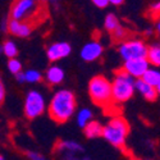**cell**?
Returning a JSON list of instances; mask_svg holds the SVG:
<instances>
[{
    "label": "cell",
    "instance_id": "4dcf8cb0",
    "mask_svg": "<svg viewBox=\"0 0 160 160\" xmlns=\"http://www.w3.org/2000/svg\"><path fill=\"white\" fill-rule=\"evenodd\" d=\"M156 31H158V32L160 31V23H159V22L156 23Z\"/></svg>",
    "mask_w": 160,
    "mask_h": 160
},
{
    "label": "cell",
    "instance_id": "f546056e",
    "mask_svg": "<svg viewBox=\"0 0 160 160\" xmlns=\"http://www.w3.org/2000/svg\"><path fill=\"white\" fill-rule=\"evenodd\" d=\"M7 27H8V21H4V23L2 24V28H3L4 31H7Z\"/></svg>",
    "mask_w": 160,
    "mask_h": 160
},
{
    "label": "cell",
    "instance_id": "7c38bea8",
    "mask_svg": "<svg viewBox=\"0 0 160 160\" xmlns=\"http://www.w3.org/2000/svg\"><path fill=\"white\" fill-rule=\"evenodd\" d=\"M135 90H137L140 94L149 101H155L159 95V91L154 86L146 83L142 78H137V81H135Z\"/></svg>",
    "mask_w": 160,
    "mask_h": 160
},
{
    "label": "cell",
    "instance_id": "9c48e42d",
    "mask_svg": "<svg viewBox=\"0 0 160 160\" xmlns=\"http://www.w3.org/2000/svg\"><path fill=\"white\" fill-rule=\"evenodd\" d=\"M33 30V26L28 22H24V21H17V19H13L10 18V21H8V27L7 31L10 32L12 35H14L17 37H28L32 33Z\"/></svg>",
    "mask_w": 160,
    "mask_h": 160
},
{
    "label": "cell",
    "instance_id": "52a82bcc",
    "mask_svg": "<svg viewBox=\"0 0 160 160\" xmlns=\"http://www.w3.org/2000/svg\"><path fill=\"white\" fill-rule=\"evenodd\" d=\"M146 52H148V46L141 40H129L119 45V54L124 60L146 58Z\"/></svg>",
    "mask_w": 160,
    "mask_h": 160
},
{
    "label": "cell",
    "instance_id": "836d02e7",
    "mask_svg": "<svg viewBox=\"0 0 160 160\" xmlns=\"http://www.w3.org/2000/svg\"><path fill=\"white\" fill-rule=\"evenodd\" d=\"M0 81H2V77H0Z\"/></svg>",
    "mask_w": 160,
    "mask_h": 160
},
{
    "label": "cell",
    "instance_id": "8992f818",
    "mask_svg": "<svg viewBox=\"0 0 160 160\" xmlns=\"http://www.w3.org/2000/svg\"><path fill=\"white\" fill-rule=\"evenodd\" d=\"M46 108L45 98L42 96L41 92L36 90L30 91L24 100V114L28 119H33L40 117Z\"/></svg>",
    "mask_w": 160,
    "mask_h": 160
},
{
    "label": "cell",
    "instance_id": "ac0fdd59",
    "mask_svg": "<svg viewBox=\"0 0 160 160\" xmlns=\"http://www.w3.org/2000/svg\"><path fill=\"white\" fill-rule=\"evenodd\" d=\"M91 118H92L91 110L87 109V108H83V109L79 110L78 114H77V124L81 127V128H83L86 126V123L88 121H91Z\"/></svg>",
    "mask_w": 160,
    "mask_h": 160
},
{
    "label": "cell",
    "instance_id": "7a4b0ae2",
    "mask_svg": "<svg viewBox=\"0 0 160 160\" xmlns=\"http://www.w3.org/2000/svg\"><path fill=\"white\" fill-rule=\"evenodd\" d=\"M41 12H45L42 0H16L10 8V18L31 23L41 19Z\"/></svg>",
    "mask_w": 160,
    "mask_h": 160
},
{
    "label": "cell",
    "instance_id": "9a60e30c",
    "mask_svg": "<svg viewBox=\"0 0 160 160\" xmlns=\"http://www.w3.org/2000/svg\"><path fill=\"white\" fill-rule=\"evenodd\" d=\"M83 131L87 138H98L102 136V126L96 121H88L83 127Z\"/></svg>",
    "mask_w": 160,
    "mask_h": 160
},
{
    "label": "cell",
    "instance_id": "3957f363",
    "mask_svg": "<svg viewBox=\"0 0 160 160\" xmlns=\"http://www.w3.org/2000/svg\"><path fill=\"white\" fill-rule=\"evenodd\" d=\"M135 94V79L123 69L118 71L112 82V101L123 104Z\"/></svg>",
    "mask_w": 160,
    "mask_h": 160
},
{
    "label": "cell",
    "instance_id": "ba28073f",
    "mask_svg": "<svg viewBox=\"0 0 160 160\" xmlns=\"http://www.w3.org/2000/svg\"><path fill=\"white\" fill-rule=\"evenodd\" d=\"M149 67H150V63L146 58H136V59L124 60L122 69L127 72L129 76H132L133 78H141L142 74L148 71Z\"/></svg>",
    "mask_w": 160,
    "mask_h": 160
},
{
    "label": "cell",
    "instance_id": "8fae6325",
    "mask_svg": "<svg viewBox=\"0 0 160 160\" xmlns=\"http://www.w3.org/2000/svg\"><path fill=\"white\" fill-rule=\"evenodd\" d=\"M102 54V46L98 41L87 42L81 50V58L85 62H94L98 60Z\"/></svg>",
    "mask_w": 160,
    "mask_h": 160
},
{
    "label": "cell",
    "instance_id": "7402d4cb",
    "mask_svg": "<svg viewBox=\"0 0 160 160\" xmlns=\"http://www.w3.org/2000/svg\"><path fill=\"white\" fill-rule=\"evenodd\" d=\"M112 33V36H113V38L115 40V41H123L124 40V37L127 36V32H126V30L122 27L121 24L119 26H117V27L110 32Z\"/></svg>",
    "mask_w": 160,
    "mask_h": 160
},
{
    "label": "cell",
    "instance_id": "cb8c5ba5",
    "mask_svg": "<svg viewBox=\"0 0 160 160\" xmlns=\"http://www.w3.org/2000/svg\"><path fill=\"white\" fill-rule=\"evenodd\" d=\"M92 3H94L98 8H106L109 4L108 0H92Z\"/></svg>",
    "mask_w": 160,
    "mask_h": 160
},
{
    "label": "cell",
    "instance_id": "e0dca14e",
    "mask_svg": "<svg viewBox=\"0 0 160 160\" xmlns=\"http://www.w3.org/2000/svg\"><path fill=\"white\" fill-rule=\"evenodd\" d=\"M59 149L60 150H67L71 154H74V152H79V151H83V148L81 145H78L77 142L74 141H63L59 143Z\"/></svg>",
    "mask_w": 160,
    "mask_h": 160
},
{
    "label": "cell",
    "instance_id": "d6986e66",
    "mask_svg": "<svg viewBox=\"0 0 160 160\" xmlns=\"http://www.w3.org/2000/svg\"><path fill=\"white\" fill-rule=\"evenodd\" d=\"M3 52L8 58H16L18 54V48L13 41L8 40V41H5L3 45Z\"/></svg>",
    "mask_w": 160,
    "mask_h": 160
},
{
    "label": "cell",
    "instance_id": "d4e9b609",
    "mask_svg": "<svg viewBox=\"0 0 160 160\" xmlns=\"http://www.w3.org/2000/svg\"><path fill=\"white\" fill-rule=\"evenodd\" d=\"M4 99H5V87H4L3 82L0 81V104H3Z\"/></svg>",
    "mask_w": 160,
    "mask_h": 160
},
{
    "label": "cell",
    "instance_id": "d6a6232c",
    "mask_svg": "<svg viewBox=\"0 0 160 160\" xmlns=\"http://www.w3.org/2000/svg\"><path fill=\"white\" fill-rule=\"evenodd\" d=\"M4 159V156H2V155H0V160H3Z\"/></svg>",
    "mask_w": 160,
    "mask_h": 160
},
{
    "label": "cell",
    "instance_id": "ffe728a7",
    "mask_svg": "<svg viewBox=\"0 0 160 160\" xmlns=\"http://www.w3.org/2000/svg\"><path fill=\"white\" fill-rule=\"evenodd\" d=\"M117 26H119V19L115 14H113V13H110V14H108L105 17V22H104V27L105 30L108 32H112Z\"/></svg>",
    "mask_w": 160,
    "mask_h": 160
},
{
    "label": "cell",
    "instance_id": "6da1fadb",
    "mask_svg": "<svg viewBox=\"0 0 160 160\" xmlns=\"http://www.w3.org/2000/svg\"><path fill=\"white\" fill-rule=\"evenodd\" d=\"M76 113V96L69 90H60L49 104V115L57 123H65Z\"/></svg>",
    "mask_w": 160,
    "mask_h": 160
},
{
    "label": "cell",
    "instance_id": "277c9868",
    "mask_svg": "<svg viewBox=\"0 0 160 160\" xmlns=\"http://www.w3.org/2000/svg\"><path fill=\"white\" fill-rule=\"evenodd\" d=\"M129 133V126L122 117H114L102 127V137L115 148H123Z\"/></svg>",
    "mask_w": 160,
    "mask_h": 160
},
{
    "label": "cell",
    "instance_id": "1f68e13d",
    "mask_svg": "<svg viewBox=\"0 0 160 160\" xmlns=\"http://www.w3.org/2000/svg\"><path fill=\"white\" fill-rule=\"evenodd\" d=\"M3 52V46H0V54H2Z\"/></svg>",
    "mask_w": 160,
    "mask_h": 160
},
{
    "label": "cell",
    "instance_id": "f1b7e54d",
    "mask_svg": "<svg viewBox=\"0 0 160 160\" xmlns=\"http://www.w3.org/2000/svg\"><path fill=\"white\" fill-rule=\"evenodd\" d=\"M108 2H109V4H113V5H121V4H123L124 0H108Z\"/></svg>",
    "mask_w": 160,
    "mask_h": 160
},
{
    "label": "cell",
    "instance_id": "4316f807",
    "mask_svg": "<svg viewBox=\"0 0 160 160\" xmlns=\"http://www.w3.org/2000/svg\"><path fill=\"white\" fill-rule=\"evenodd\" d=\"M159 10H160V3H159V2L154 3V4L150 7V12H151V13H155L156 16L159 14Z\"/></svg>",
    "mask_w": 160,
    "mask_h": 160
},
{
    "label": "cell",
    "instance_id": "83f0119b",
    "mask_svg": "<svg viewBox=\"0 0 160 160\" xmlns=\"http://www.w3.org/2000/svg\"><path fill=\"white\" fill-rule=\"evenodd\" d=\"M16 79H17V81L19 82V83H23L24 82V72H17L16 73Z\"/></svg>",
    "mask_w": 160,
    "mask_h": 160
},
{
    "label": "cell",
    "instance_id": "2e32d148",
    "mask_svg": "<svg viewBox=\"0 0 160 160\" xmlns=\"http://www.w3.org/2000/svg\"><path fill=\"white\" fill-rule=\"evenodd\" d=\"M146 59H148V62L154 67L160 65V46H159V44H154V45L148 48Z\"/></svg>",
    "mask_w": 160,
    "mask_h": 160
},
{
    "label": "cell",
    "instance_id": "5b68a950",
    "mask_svg": "<svg viewBox=\"0 0 160 160\" xmlns=\"http://www.w3.org/2000/svg\"><path fill=\"white\" fill-rule=\"evenodd\" d=\"M88 94L95 104L105 106L112 102V82L104 76H95L88 83Z\"/></svg>",
    "mask_w": 160,
    "mask_h": 160
},
{
    "label": "cell",
    "instance_id": "484cf974",
    "mask_svg": "<svg viewBox=\"0 0 160 160\" xmlns=\"http://www.w3.org/2000/svg\"><path fill=\"white\" fill-rule=\"evenodd\" d=\"M27 156L30 159H32V160H41V159H44V156L40 155L38 152H27Z\"/></svg>",
    "mask_w": 160,
    "mask_h": 160
},
{
    "label": "cell",
    "instance_id": "4fadbf2b",
    "mask_svg": "<svg viewBox=\"0 0 160 160\" xmlns=\"http://www.w3.org/2000/svg\"><path fill=\"white\" fill-rule=\"evenodd\" d=\"M143 81L146 83H149L151 86H154L159 92H160V72L158 68H148V71H146L142 77H141Z\"/></svg>",
    "mask_w": 160,
    "mask_h": 160
},
{
    "label": "cell",
    "instance_id": "5bb4252c",
    "mask_svg": "<svg viewBox=\"0 0 160 160\" xmlns=\"http://www.w3.org/2000/svg\"><path fill=\"white\" fill-rule=\"evenodd\" d=\"M64 79V71L58 65H51L46 72V81L49 85H58Z\"/></svg>",
    "mask_w": 160,
    "mask_h": 160
},
{
    "label": "cell",
    "instance_id": "603a6c76",
    "mask_svg": "<svg viewBox=\"0 0 160 160\" xmlns=\"http://www.w3.org/2000/svg\"><path fill=\"white\" fill-rule=\"evenodd\" d=\"M8 69L12 72V73H17L19 71H22V64L18 59L16 58H9V62H8Z\"/></svg>",
    "mask_w": 160,
    "mask_h": 160
},
{
    "label": "cell",
    "instance_id": "44dd1931",
    "mask_svg": "<svg viewBox=\"0 0 160 160\" xmlns=\"http://www.w3.org/2000/svg\"><path fill=\"white\" fill-rule=\"evenodd\" d=\"M41 73L36 69H28L27 72H24V82H30V83H36L41 81Z\"/></svg>",
    "mask_w": 160,
    "mask_h": 160
},
{
    "label": "cell",
    "instance_id": "30bf717a",
    "mask_svg": "<svg viewBox=\"0 0 160 160\" xmlns=\"http://www.w3.org/2000/svg\"><path fill=\"white\" fill-rule=\"evenodd\" d=\"M72 48L68 42H55L48 48V58L50 62H57L62 58H65L71 54Z\"/></svg>",
    "mask_w": 160,
    "mask_h": 160
}]
</instances>
